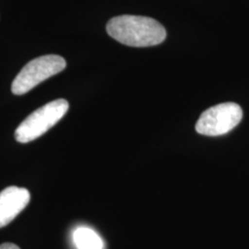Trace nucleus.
Returning a JSON list of instances; mask_svg holds the SVG:
<instances>
[{
  "label": "nucleus",
  "instance_id": "obj_3",
  "mask_svg": "<svg viewBox=\"0 0 249 249\" xmlns=\"http://www.w3.org/2000/svg\"><path fill=\"white\" fill-rule=\"evenodd\" d=\"M66 67V61L60 55L49 54L36 58L21 70L12 83L14 95H23L49 77L60 73Z\"/></svg>",
  "mask_w": 249,
  "mask_h": 249
},
{
  "label": "nucleus",
  "instance_id": "obj_4",
  "mask_svg": "<svg viewBox=\"0 0 249 249\" xmlns=\"http://www.w3.org/2000/svg\"><path fill=\"white\" fill-rule=\"evenodd\" d=\"M242 119V110L235 103H223L205 110L196 123V132L207 136H219L231 132Z\"/></svg>",
  "mask_w": 249,
  "mask_h": 249
},
{
  "label": "nucleus",
  "instance_id": "obj_5",
  "mask_svg": "<svg viewBox=\"0 0 249 249\" xmlns=\"http://www.w3.org/2000/svg\"><path fill=\"white\" fill-rule=\"evenodd\" d=\"M30 201V193L26 188L11 186L0 192V229L8 225Z\"/></svg>",
  "mask_w": 249,
  "mask_h": 249
},
{
  "label": "nucleus",
  "instance_id": "obj_7",
  "mask_svg": "<svg viewBox=\"0 0 249 249\" xmlns=\"http://www.w3.org/2000/svg\"><path fill=\"white\" fill-rule=\"evenodd\" d=\"M0 249H20V248H18V246H17V245L6 242V244L0 245Z\"/></svg>",
  "mask_w": 249,
  "mask_h": 249
},
{
  "label": "nucleus",
  "instance_id": "obj_2",
  "mask_svg": "<svg viewBox=\"0 0 249 249\" xmlns=\"http://www.w3.org/2000/svg\"><path fill=\"white\" fill-rule=\"evenodd\" d=\"M70 104L66 99L50 102L28 116L15 130V139L20 143H28L38 139L62 119Z\"/></svg>",
  "mask_w": 249,
  "mask_h": 249
},
{
  "label": "nucleus",
  "instance_id": "obj_6",
  "mask_svg": "<svg viewBox=\"0 0 249 249\" xmlns=\"http://www.w3.org/2000/svg\"><path fill=\"white\" fill-rule=\"evenodd\" d=\"M73 240L77 249H103V240L89 227H79L73 233Z\"/></svg>",
  "mask_w": 249,
  "mask_h": 249
},
{
  "label": "nucleus",
  "instance_id": "obj_1",
  "mask_svg": "<svg viewBox=\"0 0 249 249\" xmlns=\"http://www.w3.org/2000/svg\"><path fill=\"white\" fill-rule=\"evenodd\" d=\"M107 31L121 44L135 48L158 45L166 38V30L158 21L136 15H120L111 18Z\"/></svg>",
  "mask_w": 249,
  "mask_h": 249
}]
</instances>
